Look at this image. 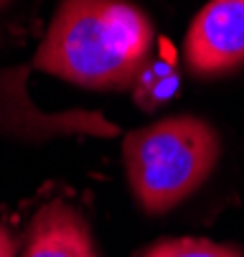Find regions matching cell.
Listing matches in <instances>:
<instances>
[{
	"instance_id": "8",
	"label": "cell",
	"mask_w": 244,
	"mask_h": 257,
	"mask_svg": "<svg viewBox=\"0 0 244 257\" xmlns=\"http://www.w3.org/2000/svg\"><path fill=\"white\" fill-rule=\"evenodd\" d=\"M0 257H16V239L6 224H0Z\"/></svg>"
},
{
	"instance_id": "3",
	"label": "cell",
	"mask_w": 244,
	"mask_h": 257,
	"mask_svg": "<svg viewBox=\"0 0 244 257\" xmlns=\"http://www.w3.org/2000/svg\"><path fill=\"white\" fill-rule=\"evenodd\" d=\"M28 66L0 69V135L23 143H44L54 138H115L120 127L92 109H61L51 112L33 102L28 92Z\"/></svg>"
},
{
	"instance_id": "1",
	"label": "cell",
	"mask_w": 244,
	"mask_h": 257,
	"mask_svg": "<svg viewBox=\"0 0 244 257\" xmlns=\"http://www.w3.org/2000/svg\"><path fill=\"white\" fill-rule=\"evenodd\" d=\"M153 41V21L132 0H61L33 69L92 92H125L150 59Z\"/></svg>"
},
{
	"instance_id": "7",
	"label": "cell",
	"mask_w": 244,
	"mask_h": 257,
	"mask_svg": "<svg viewBox=\"0 0 244 257\" xmlns=\"http://www.w3.org/2000/svg\"><path fill=\"white\" fill-rule=\"evenodd\" d=\"M140 257H244V252L231 244H219L211 239L173 237V239H158L148 244L140 252Z\"/></svg>"
},
{
	"instance_id": "4",
	"label": "cell",
	"mask_w": 244,
	"mask_h": 257,
	"mask_svg": "<svg viewBox=\"0 0 244 257\" xmlns=\"http://www.w3.org/2000/svg\"><path fill=\"white\" fill-rule=\"evenodd\" d=\"M183 61L198 79L224 77L244 64V0H208L186 31Z\"/></svg>"
},
{
	"instance_id": "2",
	"label": "cell",
	"mask_w": 244,
	"mask_h": 257,
	"mask_svg": "<svg viewBox=\"0 0 244 257\" xmlns=\"http://www.w3.org/2000/svg\"><path fill=\"white\" fill-rule=\"evenodd\" d=\"M221 158V138L196 115H170L135 127L122 140L130 191L148 216L170 214L211 178Z\"/></svg>"
},
{
	"instance_id": "5",
	"label": "cell",
	"mask_w": 244,
	"mask_h": 257,
	"mask_svg": "<svg viewBox=\"0 0 244 257\" xmlns=\"http://www.w3.org/2000/svg\"><path fill=\"white\" fill-rule=\"evenodd\" d=\"M23 257H99L82 211L61 199L33 214L23 237Z\"/></svg>"
},
{
	"instance_id": "6",
	"label": "cell",
	"mask_w": 244,
	"mask_h": 257,
	"mask_svg": "<svg viewBox=\"0 0 244 257\" xmlns=\"http://www.w3.org/2000/svg\"><path fill=\"white\" fill-rule=\"evenodd\" d=\"M178 69L173 66V61L158 56V59H148L145 66L140 69L135 84H132V97L135 102L145 107V109H155L160 104H165L168 99H173V94L178 92Z\"/></svg>"
},
{
	"instance_id": "9",
	"label": "cell",
	"mask_w": 244,
	"mask_h": 257,
	"mask_svg": "<svg viewBox=\"0 0 244 257\" xmlns=\"http://www.w3.org/2000/svg\"><path fill=\"white\" fill-rule=\"evenodd\" d=\"M8 6H11V0H0V11H6Z\"/></svg>"
}]
</instances>
